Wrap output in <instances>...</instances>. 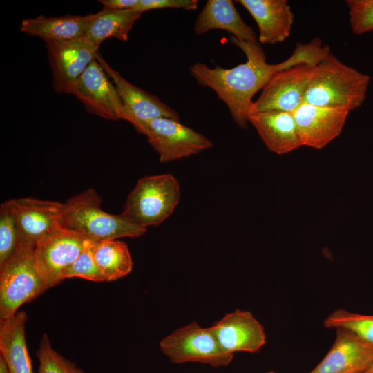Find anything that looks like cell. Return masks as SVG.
<instances>
[{"label": "cell", "instance_id": "cell-1", "mask_svg": "<svg viewBox=\"0 0 373 373\" xmlns=\"http://www.w3.org/2000/svg\"><path fill=\"white\" fill-rule=\"evenodd\" d=\"M230 41L245 55V63L223 68L197 62L191 66L189 72L198 84L216 92L242 128H246L249 123L253 97L275 74L300 64H317L327 53L321 39L316 37L307 44L298 43L292 55L282 62L269 64L257 41H241L233 36Z\"/></svg>", "mask_w": 373, "mask_h": 373}, {"label": "cell", "instance_id": "cell-2", "mask_svg": "<svg viewBox=\"0 0 373 373\" xmlns=\"http://www.w3.org/2000/svg\"><path fill=\"white\" fill-rule=\"evenodd\" d=\"M370 82L369 75L345 64L329 52L317 64L304 102L350 112L364 102Z\"/></svg>", "mask_w": 373, "mask_h": 373}, {"label": "cell", "instance_id": "cell-3", "mask_svg": "<svg viewBox=\"0 0 373 373\" xmlns=\"http://www.w3.org/2000/svg\"><path fill=\"white\" fill-rule=\"evenodd\" d=\"M101 204V197L92 188L70 197L64 203L61 226L93 242L136 238L146 231V228L129 222L122 214L104 211Z\"/></svg>", "mask_w": 373, "mask_h": 373}, {"label": "cell", "instance_id": "cell-4", "mask_svg": "<svg viewBox=\"0 0 373 373\" xmlns=\"http://www.w3.org/2000/svg\"><path fill=\"white\" fill-rule=\"evenodd\" d=\"M180 198V186L173 175L144 176L130 192L121 214L145 228L159 225L172 214Z\"/></svg>", "mask_w": 373, "mask_h": 373}, {"label": "cell", "instance_id": "cell-5", "mask_svg": "<svg viewBox=\"0 0 373 373\" xmlns=\"http://www.w3.org/2000/svg\"><path fill=\"white\" fill-rule=\"evenodd\" d=\"M34 249L19 247L0 267V321L12 317L22 305L48 289L38 273Z\"/></svg>", "mask_w": 373, "mask_h": 373}, {"label": "cell", "instance_id": "cell-6", "mask_svg": "<svg viewBox=\"0 0 373 373\" xmlns=\"http://www.w3.org/2000/svg\"><path fill=\"white\" fill-rule=\"evenodd\" d=\"M160 347L175 363L198 362L216 367L227 365L233 357L221 347L211 327H202L195 321L164 338Z\"/></svg>", "mask_w": 373, "mask_h": 373}, {"label": "cell", "instance_id": "cell-7", "mask_svg": "<svg viewBox=\"0 0 373 373\" xmlns=\"http://www.w3.org/2000/svg\"><path fill=\"white\" fill-rule=\"evenodd\" d=\"M137 131L146 137L162 163L198 154L213 146L211 140L174 119H151Z\"/></svg>", "mask_w": 373, "mask_h": 373}, {"label": "cell", "instance_id": "cell-8", "mask_svg": "<svg viewBox=\"0 0 373 373\" xmlns=\"http://www.w3.org/2000/svg\"><path fill=\"white\" fill-rule=\"evenodd\" d=\"M91 242L77 232L59 227L36 245V267L48 289L64 280L65 269Z\"/></svg>", "mask_w": 373, "mask_h": 373}, {"label": "cell", "instance_id": "cell-9", "mask_svg": "<svg viewBox=\"0 0 373 373\" xmlns=\"http://www.w3.org/2000/svg\"><path fill=\"white\" fill-rule=\"evenodd\" d=\"M316 66L300 64L278 72L262 89L259 97L253 102L249 115L271 111L293 113L304 102Z\"/></svg>", "mask_w": 373, "mask_h": 373}, {"label": "cell", "instance_id": "cell-10", "mask_svg": "<svg viewBox=\"0 0 373 373\" xmlns=\"http://www.w3.org/2000/svg\"><path fill=\"white\" fill-rule=\"evenodd\" d=\"M99 47L83 36L70 40L46 41L52 86L57 93L71 94L77 79L96 59Z\"/></svg>", "mask_w": 373, "mask_h": 373}, {"label": "cell", "instance_id": "cell-11", "mask_svg": "<svg viewBox=\"0 0 373 373\" xmlns=\"http://www.w3.org/2000/svg\"><path fill=\"white\" fill-rule=\"evenodd\" d=\"M97 59L75 83L71 94L86 111L105 119L126 120V111L116 87Z\"/></svg>", "mask_w": 373, "mask_h": 373}, {"label": "cell", "instance_id": "cell-12", "mask_svg": "<svg viewBox=\"0 0 373 373\" xmlns=\"http://www.w3.org/2000/svg\"><path fill=\"white\" fill-rule=\"evenodd\" d=\"M15 215L19 247L35 248L47 234L61 227L64 203L30 197L8 200Z\"/></svg>", "mask_w": 373, "mask_h": 373}, {"label": "cell", "instance_id": "cell-13", "mask_svg": "<svg viewBox=\"0 0 373 373\" xmlns=\"http://www.w3.org/2000/svg\"><path fill=\"white\" fill-rule=\"evenodd\" d=\"M96 59L117 88L125 108L126 120L131 123L136 131L143 123L156 118L180 120L175 110L155 95L128 82L107 64L99 52Z\"/></svg>", "mask_w": 373, "mask_h": 373}, {"label": "cell", "instance_id": "cell-14", "mask_svg": "<svg viewBox=\"0 0 373 373\" xmlns=\"http://www.w3.org/2000/svg\"><path fill=\"white\" fill-rule=\"evenodd\" d=\"M348 111L303 102L292 113L302 146L321 149L341 133Z\"/></svg>", "mask_w": 373, "mask_h": 373}, {"label": "cell", "instance_id": "cell-15", "mask_svg": "<svg viewBox=\"0 0 373 373\" xmlns=\"http://www.w3.org/2000/svg\"><path fill=\"white\" fill-rule=\"evenodd\" d=\"M333 345L309 373H363L373 363V344L345 329H336Z\"/></svg>", "mask_w": 373, "mask_h": 373}, {"label": "cell", "instance_id": "cell-16", "mask_svg": "<svg viewBox=\"0 0 373 373\" xmlns=\"http://www.w3.org/2000/svg\"><path fill=\"white\" fill-rule=\"evenodd\" d=\"M211 327L221 347L230 354L255 352L266 342L262 325L249 311L227 314Z\"/></svg>", "mask_w": 373, "mask_h": 373}, {"label": "cell", "instance_id": "cell-17", "mask_svg": "<svg viewBox=\"0 0 373 373\" xmlns=\"http://www.w3.org/2000/svg\"><path fill=\"white\" fill-rule=\"evenodd\" d=\"M257 23L261 44L283 42L290 35L294 14L286 0H238Z\"/></svg>", "mask_w": 373, "mask_h": 373}, {"label": "cell", "instance_id": "cell-18", "mask_svg": "<svg viewBox=\"0 0 373 373\" xmlns=\"http://www.w3.org/2000/svg\"><path fill=\"white\" fill-rule=\"evenodd\" d=\"M248 121L273 153L287 154L302 146L297 124L291 112H258L249 115Z\"/></svg>", "mask_w": 373, "mask_h": 373}, {"label": "cell", "instance_id": "cell-19", "mask_svg": "<svg viewBox=\"0 0 373 373\" xmlns=\"http://www.w3.org/2000/svg\"><path fill=\"white\" fill-rule=\"evenodd\" d=\"M213 29L225 30L238 40L257 41L255 31L242 20L230 0H208L198 15L194 32L202 35Z\"/></svg>", "mask_w": 373, "mask_h": 373}, {"label": "cell", "instance_id": "cell-20", "mask_svg": "<svg viewBox=\"0 0 373 373\" xmlns=\"http://www.w3.org/2000/svg\"><path fill=\"white\" fill-rule=\"evenodd\" d=\"M27 319L26 312L19 311L1 321L0 356L5 359L10 373H34L26 343Z\"/></svg>", "mask_w": 373, "mask_h": 373}, {"label": "cell", "instance_id": "cell-21", "mask_svg": "<svg viewBox=\"0 0 373 373\" xmlns=\"http://www.w3.org/2000/svg\"><path fill=\"white\" fill-rule=\"evenodd\" d=\"M91 14L86 16H38L22 20L20 31L40 37L46 41L77 39L84 36Z\"/></svg>", "mask_w": 373, "mask_h": 373}, {"label": "cell", "instance_id": "cell-22", "mask_svg": "<svg viewBox=\"0 0 373 373\" xmlns=\"http://www.w3.org/2000/svg\"><path fill=\"white\" fill-rule=\"evenodd\" d=\"M142 13L132 10H113L103 8L91 17L84 37L99 46L106 39L126 41L128 33Z\"/></svg>", "mask_w": 373, "mask_h": 373}, {"label": "cell", "instance_id": "cell-23", "mask_svg": "<svg viewBox=\"0 0 373 373\" xmlns=\"http://www.w3.org/2000/svg\"><path fill=\"white\" fill-rule=\"evenodd\" d=\"M93 256L106 281L126 276L133 269L128 245L118 239L95 242Z\"/></svg>", "mask_w": 373, "mask_h": 373}, {"label": "cell", "instance_id": "cell-24", "mask_svg": "<svg viewBox=\"0 0 373 373\" xmlns=\"http://www.w3.org/2000/svg\"><path fill=\"white\" fill-rule=\"evenodd\" d=\"M327 328L345 329L373 344V315H365L338 309L323 321Z\"/></svg>", "mask_w": 373, "mask_h": 373}, {"label": "cell", "instance_id": "cell-25", "mask_svg": "<svg viewBox=\"0 0 373 373\" xmlns=\"http://www.w3.org/2000/svg\"><path fill=\"white\" fill-rule=\"evenodd\" d=\"M36 356L39 363L38 373H86L52 347L47 334H43Z\"/></svg>", "mask_w": 373, "mask_h": 373}, {"label": "cell", "instance_id": "cell-26", "mask_svg": "<svg viewBox=\"0 0 373 373\" xmlns=\"http://www.w3.org/2000/svg\"><path fill=\"white\" fill-rule=\"evenodd\" d=\"M19 238L16 219L8 203L0 207V267L17 251Z\"/></svg>", "mask_w": 373, "mask_h": 373}, {"label": "cell", "instance_id": "cell-27", "mask_svg": "<svg viewBox=\"0 0 373 373\" xmlns=\"http://www.w3.org/2000/svg\"><path fill=\"white\" fill-rule=\"evenodd\" d=\"M95 242H91L63 273V280L81 278L93 282L106 281L93 256Z\"/></svg>", "mask_w": 373, "mask_h": 373}, {"label": "cell", "instance_id": "cell-28", "mask_svg": "<svg viewBox=\"0 0 373 373\" xmlns=\"http://www.w3.org/2000/svg\"><path fill=\"white\" fill-rule=\"evenodd\" d=\"M352 31L357 35L373 31V0H347Z\"/></svg>", "mask_w": 373, "mask_h": 373}, {"label": "cell", "instance_id": "cell-29", "mask_svg": "<svg viewBox=\"0 0 373 373\" xmlns=\"http://www.w3.org/2000/svg\"><path fill=\"white\" fill-rule=\"evenodd\" d=\"M198 1L196 0H138L132 10L144 12L145 11L162 8H182L195 10Z\"/></svg>", "mask_w": 373, "mask_h": 373}, {"label": "cell", "instance_id": "cell-30", "mask_svg": "<svg viewBox=\"0 0 373 373\" xmlns=\"http://www.w3.org/2000/svg\"><path fill=\"white\" fill-rule=\"evenodd\" d=\"M104 8L113 10H133L138 0H99Z\"/></svg>", "mask_w": 373, "mask_h": 373}, {"label": "cell", "instance_id": "cell-31", "mask_svg": "<svg viewBox=\"0 0 373 373\" xmlns=\"http://www.w3.org/2000/svg\"><path fill=\"white\" fill-rule=\"evenodd\" d=\"M0 373H10L5 359L0 356Z\"/></svg>", "mask_w": 373, "mask_h": 373}, {"label": "cell", "instance_id": "cell-32", "mask_svg": "<svg viewBox=\"0 0 373 373\" xmlns=\"http://www.w3.org/2000/svg\"><path fill=\"white\" fill-rule=\"evenodd\" d=\"M363 373H373V363H372V365H371L367 370H365Z\"/></svg>", "mask_w": 373, "mask_h": 373}, {"label": "cell", "instance_id": "cell-33", "mask_svg": "<svg viewBox=\"0 0 373 373\" xmlns=\"http://www.w3.org/2000/svg\"><path fill=\"white\" fill-rule=\"evenodd\" d=\"M267 373H274V372H267Z\"/></svg>", "mask_w": 373, "mask_h": 373}]
</instances>
